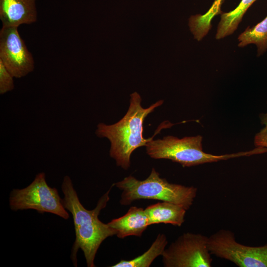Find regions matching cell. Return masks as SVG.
<instances>
[{
  "label": "cell",
  "mask_w": 267,
  "mask_h": 267,
  "mask_svg": "<svg viewBox=\"0 0 267 267\" xmlns=\"http://www.w3.org/2000/svg\"><path fill=\"white\" fill-rule=\"evenodd\" d=\"M107 224L116 230V235L121 239L129 236L141 237L150 225L145 210L136 206L130 207L125 215L113 219Z\"/></svg>",
  "instance_id": "cell-10"
},
{
  "label": "cell",
  "mask_w": 267,
  "mask_h": 267,
  "mask_svg": "<svg viewBox=\"0 0 267 267\" xmlns=\"http://www.w3.org/2000/svg\"><path fill=\"white\" fill-rule=\"evenodd\" d=\"M168 244L166 236L159 233L150 248L142 255L131 260H121L112 267H149L154 260L162 255Z\"/></svg>",
  "instance_id": "cell-14"
},
{
  "label": "cell",
  "mask_w": 267,
  "mask_h": 267,
  "mask_svg": "<svg viewBox=\"0 0 267 267\" xmlns=\"http://www.w3.org/2000/svg\"><path fill=\"white\" fill-rule=\"evenodd\" d=\"M256 0H241L238 6L233 10L227 12H222L217 26L216 39H222L233 34L247 10Z\"/></svg>",
  "instance_id": "cell-12"
},
{
  "label": "cell",
  "mask_w": 267,
  "mask_h": 267,
  "mask_svg": "<svg viewBox=\"0 0 267 267\" xmlns=\"http://www.w3.org/2000/svg\"><path fill=\"white\" fill-rule=\"evenodd\" d=\"M122 190L120 203L127 206L140 199H153L171 202L183 207L186 211L192 205L197 193L193 186L172 183L152 168L149 176L139 180L132 176L114 183Z\"/></svg>",
  "instance_id": "cell-3"
},
{
  "label": "cell",
  "mask_w": 267,
  "mask_h": 267,
  "mask_svg": "<svg viewBox=\"0 0 267 267\" xmlns=\"http://www.w3.org/2000/svg\"><path fill=\"white\" fill-rule=\"evenodd\" d=\"M9 204L14 211L32 209L41 214L50 213L64 220L69 218L57 189L47 184L43 172L37 174L27 187L13 189L9 195Z\"/></svg>",
  "instance_id": "cell-5"
},
{
  "label": "cell",
  "mask_w": 267,
  "mask_h": 267,
  "mask_svg": "<svg viewBox=\"0 0 267 267\" xmlns=\"http://www.w3.org/2000/svg\"><path fill=\"white\" fill-rule=\"evenodd\" d=\"M259 119L261 124L264 126L255 134L254 143L255 147L267 148V111L260 113Z\"/></svg>",
  "instance_id": "cell-17"
},
{
  "label": "cell",
  "mask_w": 267,
  "mask_h": 267,
  "mask_svg": "<svg viewBox=\"0 0 267 267\" xmlns=\"http://www.w3.org/2000/svg\"><path fill=\"white\" fill-rule=\"evenodd\" d=\"M237 39L239 47L254 44L257 47V57L264 54L267 51V15L254 26L247 27Z\"/></svg>",
  "instance_id": "cell-13"
},
{
  "label": "cell",
  "mask_w": 267,
  "mask_h": 267,
  "mask_svg": "<svg viewBox=\"0 0 267 267\" xmlns=\"http://www.w3.org/2000/svg\"><path fill=\"white\" fill-rule=\"evenodd\" d=\"M130 96V106L125 115L113 125L99 123L95 131L98 137L108 139L111 143L110 157L115 160L117 166L126 170L130 167L133 152L145 146L153 139V137L148 139L143 137V121L149 114L163 103V100H159L143 108L141 105V98L137 92L132 93Z\"/></svg>",
  "instance_id": "cell-2"
},
{
  "label": "cell",
  "mask_w": 267,
  "mask_h": 267,
  "mask_svg": "<svg viewBox=\"0 0 267 267\" xmlns=\"http://www.w3.org/2000/svg\"><path fill=\"white\" fill-rule=\"evenodd\" d=\"M144 210L150 225L163 223L181 226L185 221L186 210L183 207L171 202H158L148 206Z\"/></svg>",
  "instance_id": "cell-11"
},
{
  "label": "cell",
  "mask_w": 267,
  "mask_h": 267,
  "mask_svg": "<svg viewBox=\"0 0 267 267\" xmlns=\"http://www.w3.org/2000/svg\"><path fill=\"white\" fill-rule=\"evenodd\" d=\"M211 254L228 260L239 267H267V244L250 246L238 243L234 233L220 229L208 238Z\"/></svg>",
  "instance_id": "cell-6"
},
{
  "label": "cell",
  "mask_w": 267,
  "mask_h": 267,
  "mask_svg": "<svg viewBox=\"0 0 267 267\" xmlns=\"http://www.w3.org/2000/svg\"><path fill=\"white\" fill-rule=\"evenodd\" d=\"M13 77L0 60V94H3L14 89Z\"/></svg>",
  "instance_id": "cell-16"
},
{
  "label": "cell",
  "mask_w": 267,
  "mask_h": 267,
  "mask_svg": "<svg viewBox=\"0 0 267 267\" xmlns=\"http://www.w3.org/2000/svg\"><path fill=\"white\" fill-rule=\"evenodd\" d=\"M202 139V136L200 135L182 138L168 135L162 139H152L145 145L146 153L152 158L171 160L180 164L183 167L264 153L263 148L256 147L249 151L214 155L203 151Z\"/></svg>",
  "instance_id": "cell-4"
},
{
  "label": "cell",
  "mask_w": 267,
  "mask_h": 267,
  "mask_svg": "<svg viewBox=\"0 0 267 267\" xmlns=\"http://www.w3.org/2000/svg\"><path fill=\"white\" fill-rule=\"evenodd\" d=\"M225 0H215L207 12L204 14H199L198 21L200 24L206 28L211 27V21L217 15L221 14V6Z\"/></svg>",
  "instance_id": "cell-15"
},
{
  "label": "cell",
  "mask_w": 267,
  "mask_h": 267,
  "mask_svg": "<svg viewBox=\"0 0 267 267\" xmlns=\"http://www.w3.org/2000/svg\"><path fill=\"white\" fill-rule=\"evenodd\" d=\"M208 238L200 233H184L164 250L165 267H211L212 259Z\"/></svg>",
  "instance_id": "cell-7"
},
{
  "label": "cell",
  "mask_w": 267,
  "mask_h": 267,
  "mask_svg": "<svg viewBox=\"0 0 267 267\" xmlns=\"http://www.w3.org/2000/svg\"><path fill=\"white\" fill-rule=\"evenodd\" d=\"M36 0H0L2 26L18 27L37 20Z\"/></svg>",
  "instance_id": "cell-9"
},
{
  "label": "cell",
  "mask_w": 267,
  "mask_h": 267,
  "mask_svg": "<svg viewBox=\"0 0 267 267\" xmlns=\"http://www.w3.org/2000/svg\"><path fill=\"white\" fill-rule=\"evenodd\" d=\"M114 186L113 183L99 198L94 209L89 210L81 203L70 177H64L61 187L64 194L62 203L73 219L76 238L70 257L75 267H77L79 249L84 253L87 266L95 267L94 259L101 244L107 238L116 234L115 230L98 219L101 211L110 199V192Z\"/></svg>",
  "instance_id": "cell-1"
},
{
  "label": "cell",
  "mask_w": 267,
  "mask_h": 267,
  "mask_svg": "<svg viewBox=\"0 0 267 267\" xmlns=\"http://www.w3.org/2000/svg\"><path fill=\"white\" fill-rule=\"evenodd\" d=\"M0 60L14 78L23 77L34 70L33 56L20 37L18 27L2 26Z\"/></svg>",
  "instance_id": "cell-8"
}]
</instances>
